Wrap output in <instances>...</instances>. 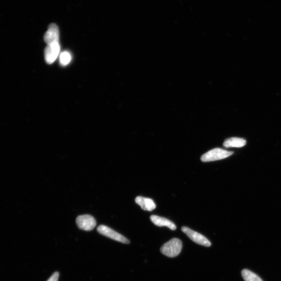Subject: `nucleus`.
I'll return each mask as SVG.
<instances>
[{"label":"nucleus","mask_w":281,"mask_h":281,"mask_svg":"<svg viewBox=\"0 0 281 281\" xmlns=\"http://www.w3.org/2000/svg\"><path fill=\"white\" fill-rule=\"evenodd\" d=\"M182 249V243L178 239L174 238L164 244L160 248V252L171 258L178 256Z\"/></svg>","instance_id":"nucleus-1"},{"label":"nucleus","mask_w":281,"mask_h":281,"mask_svg":"<svg viewBox=\"0 0 281 281\" xmlns=\"http://www.w3.org/2000/svg\"><path fill=\"white\" fill-rule=\"evenodd\" d=\"M60 46L59 43L48 45L44 53L47 63L49 64H53L60 53Z\"/></svg>","instance_id":"nucleus-7"},{"label":"nucleus","mask_w":281,"mask_h":281,"mask_svg":"<svg viewBox=\"0 0 281 281\" xmlns=\"http://www.w3.org/2000/svg\"><path fill=\"white\" fill-rule=\"evenodd\" d=\"M71 59V56L69 52H63L60 55V63L62 65H68Z\"/></svg>","instance_id":"nucleus-12"},{"label":"nucleus","mask_w":281,"mask_h":281,"mask_svg":"<svg viewBox=\"0 0 281 281\" xmlns=\"http://www.w3.org/2000/svg\"><path fill=\"white\" fill-rule=\"evenodd\" d=\"M152 223L158 227H166L171 229L172 230H176V227L172 221L165 218L156 215H152L150 217Z\"/></svg>","instance_id":"nucleus-9"},{"label":"nucleus","mask_w":281,"mask_h":281,"mask_svg":"<svg viewBox=\"0 0 281 281\" xmlns=\"http://www.w3.org/2000/svg\"><path fill=\"white\" fill-rule=\"evenodd\" d=\"M241 275L245 281H263L256 273L248 269H244L241 272Z\"/></svg>","instance_id":"nucleus-11"},{"label":"nucleus","mask_w":281,"mask_h":281,"mask_svg":"<svg viewBox=\"0 0 281 281\" xmlns=\"http://www.w3.org/2000/svg\"><path fill=\"white\" fill-rule=\"evenodd\" d=\"M135 202L144 211H151L157 208L153 199L149 198L138 196L135 199Z\"/></svg>","instance_id":"nucleus-8"},{"label":"nucleus","mask_w":281,"mask_h":281,"mask_svg":"<svg viewBox=\"0 0 281 281\" xmlns=\"http://www.w3.org/2000/svg\"><path fill=\"white\" fill-rule=\"evenodd\" d=\"M181 230L183 232L187 234L191 240L198 244V245L206 247H210L211 246V242L200 233L192 230L191 228L186 227H183Z\"/></svg>","instance_id":"nucleus-4"},{"label":"nucleus","mask_w":281,"mask_h":281,"mask_svg":"<svg viewBox=\"0 0 281 281\" xmlns=\"http://www.w3.org/2000/svg\"><path fill=\"white\" fill-rule=\"evenodd\" d=\"M233 153L220 148H216L203 155L201 159L203 162L218 160L230 157Z\"/></svg>","instance_id":"nucleus-2"},{"label":"nucleus","mask_w":281,"mask_h":281,"mask_svg":"<svg viewBox=\"0 0 281 281\" xmlns=\"http://www.w3.org/2000/svg\"><path fill=\"white\" fill-rule=\"evenodd\" d=\"M246 144V140L245 139L240 138H231L225 140L224 143V147H242Z\"/></svg>","instance_id":"nucleus-10"},{"label":"nucleus","mask_w":281,"mask_h":281,"mask_svg":"<svg viewBox=\"0 0 281 281\" xmlns=\"http://www.w3.org/2000/svg\"><path fill=\"white\" fill-rule=\"evenodd\" d=\"M76 224L81 230L90 231L93 230L97 226V221L93 217L88 214L78 216L76 219Z\"/></svg>","instance_id":"nucleus-5"},{"label":"nucleus","mask_w":281,"mask_h":281,"mask_svg":"<svg viewBox=\"0 0 281 281\" xmlns=\"http://www.w3.org/2000/svg\"><path fill=\"white\" fill-rule=\"evenodd\" d=\"M97 230L99 233L111 239L124 244L130 243L129 240L125 238L124 236L106 226L101 225L98 227Z\"/></svg>","instance_id":"nucleus-3"},{"label":"nucleus","mask_w":281,"mask_h":281,"mask_svg":"<svg viewBox=\"0 0 281 281\" xmlns=\"http://www.w3.org/2000/svg\"><path fill=\"white\" fill-rule=\"evenodd\" d=\"M59 29L55 24H51L48 28V31L44 36V40L48 45L59 43Z\"/></svg>","instance_id":"nucleus-6"},{"label":"nucleus","mask_w":281,"mask_h":281,"mask_svg":"<svg viewBox=\"0 0 281 281\" xmlns=\"http://www.w3.org/2000/svg\"><path fill=\"white\" fill-rule=\"evenodd\" d=\"M59 278V273L56 272L47 281H58Z\"/></svg>","instance_id":"nucleus-13"}]
</instances>
